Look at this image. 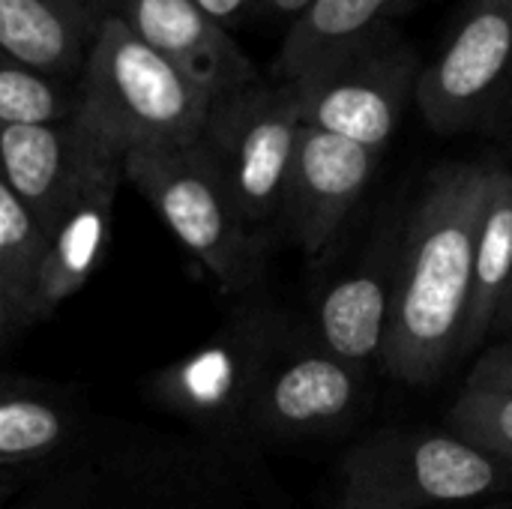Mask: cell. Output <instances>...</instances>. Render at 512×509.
<instances>
[{"mask_svg":"<svg viewBox=\"0 0 512 509\" xmlns=\"http://www.w3.org/2000/svg\"><path fill=\"white\" fill-rule=\"evenodd\" d=\"M489 171L492 162L435 168L405 216L381 363L408 387H432L459 357Z\"/></svg>","mask_w":512,"mask_h":509,"instance_id":"1","label":"cell"},{"mask_svg":"<svg viewBox=\"0 0 512 509\" xmlns=\"http://www.w3.org/2000/svg\"><path fill=\"white\" fill-rule=\"evenodd\" d=\"M75 117L117 153L192 144L210 96L156 54L111 9L78 75Z\"/></svg>","mask_w":512,"mask_h":509,"instance_id":"2","label":"cell"},{"mask_svg":"<svg viewBox=\"0 0 512 509\" xmlns=\"http://www.w3.org/2000/svg\"><path fill=\"white\" fill-rule=\"evenodd\" d=\"M123 180L144 195L162 225L201 261L222 291H243L261 276L267 249L249 231L198 141L123 153Z\"/></svg>","mask_w":512,"mask_h":509,"instance_id":"3","label":"cell"},{"mask_svg":"<svg viewBox=\"0 0 512 509\" xmlns=\"http://www.w3.org/2000/svg\"><path fill=\"white\" fill-rule=\"evenodd\" d=\"M510 468L456 432L381 429L339 465V509H435L477 501Z\"/></svg>","mask_w":512,"mask_h":509,"instance_id":"4","label":"cell"},{"mask_svg":"<svg viewBox=\"0 0 512 509\" xmlns=\"http://www.w3.org/2000/svg\"><path fill=\"white\" fill-rule=\"evenodd\" d=\"M300 129L297 90L288 81L255 78L213 96L198 135L264 249L279 234L282 189Z\"/></svg>","mask_w":512,"mask_h":509,"instance_id":"5","label":"cell"},{"mask_svg":"<svg viewBox=\"0 0 512 509\" xmlns=\"http://www.w3.org/2000/svg\"><path fill=\"white\" fill-rule=\"evenodd\" d=\"M420 60L393 27L327 66L291 81L303 126L348 138L375 153L387 147L417 90Z\"/></svg>","mask_w":512,"mask_h":509,"instance_id":"6","label":"cell"},{"mask_svg":"<svg viewBox=\"0 0 512 509\" xmlns=\"http://www.w3.org/2000/svg\"><path fill=\"white\" fill-rule=\"evenodd\" d=\"M512 90V0H471L417 78V105L438 135L483 123Z\"/></svg>","mask_w":512,"mask_h":509,"instance_id":"7","label":"cell"},{"mask_svg":"<svg viewBox=\"0 0 512 509\" xmlns=\"http://www.w3.org/2000/svg\"><path fill=\"white\" fill-rule=\"evenodd\" d=\"M363 402V369L333 357L318 342H279L258 384L249 432L279 441L330 438Z\"/></svg>","mask_w":512,"mask_h":509,"instance_id":"8","label":"cell"},{"mask_svg":"<svg viewBox=\"0 0 512 509\" xmlns=\"http://www.w3.org/2000/svg\"><path fill=\"white\" fill-rule=\"evenodd\" d=\"M378 156L363 144L303 126L282 189L279 234L309 258L324 255L366 195Z\"/></svg>","mask_w":512,"mask_h":509,"instance_id":"9","label":"cell"},{"mask_svg":"<svg viewBox=\"0 0 512 509\" xmlns=\"http://www.w3.org/2000/svg\"><path fill=\"white\" fill-rule=\"evenodd\" d=\"M279 342L267 321H246L162 372L156 390L168 408L195 423L222 435H243L249 432L252 402Z\"/></svg>","mask_w":512,"mask_h":509,"instance_id":"10","label":"cell"},{"mask_svg":"<svg viewBox=\"0 0 512 509\" xmlns=\"http://www.w3.org/2000/svg\"><path fill=\"white\" fill-rule=\"evenodd\" d=\"M120 183L123 153L96 138L72 195L45 228V258L36 279L33 321L48 318L60 303L78 294L99 267L108 246Z\"/></svg>","mask_w":512,"mask_h":509,"instance_id":"11","label":"cell"},{"mask_svg":"<svg viewBox=\"0 0 512 509\" xmlns=\"http://www.w3.org/2000/svg\"><path fill=\"white\" fill-rule=\"evenodd\" d=\"M399 255L402 228L384 225L369 240L363 258L324 291L315 312V342L324 351L357 369L381 363L399 276Z\"/></svg>","mask_w":512,"mask_h":509,"instance_id":"12","label":"cell"},{"mask_svg":"<svg viewBox=\"0 0 512 509\" xmlns=\"http://www.w3.org/2000/svg\"><path fill=\"white\" fill-rule=\"evenodd\" d=\"M111 9L210 99L261 78L231 30L195 0H111Z\"/></svg>","mask_w":512,"mask_h":509,"instance_id":"13","label":"cell"},{"mask_svg":"<svg viewBox=\"0 0 512 509\" xmlns=\"http://www.w3.org/2000/svg\"><path fill=\"white\" fill-rule=\"evenodd\" d=\"M96 135L78 120L0 123V180L36 216L42 228L72 195Z\"/></svg>","mask_w":512,"mask_h":509,"instance_id":"14","label":"cell"},{"mask_svg":"<svg viewBox=\"0 0 512 509\" xmlns=\"http://www.w3.org/2000/svg\"><path fill=\"white\" fill-rule=\"evenodd\" d=\"M111 0H0V51L63 84H78Z\"/></svg>","mask_w":512,"mask_h":509,"instance_id":"15","label":"cell"},{"mask_svg":"<svg viewBox=\"0 0 512 509\" xmlns=\"http://www.w3.org/2000/svg\"><path fill=\"white\" fill-rule=\"evenodd\" d=\"M411 0H315L288 30L276 54V81H300L330 60L360 48Z\"/></svg>","mask_w":512,"mask_h":509,"instance_id":"16","label":"cell"},{"mask_svg":"<svg viewBox=\"0 0 512 509\" xmlns=\"http://www.w3.org/2000/svg\"><path fill=\"white\" fill-rule=\"evenodd\" d=\"M512 279V171L492 162L486 201L474 240L471 294L465 309V327L459 342V360L474 354L495 327L501 300Z\"/></svg>","mask_w":512,"mask_h":509,"instance_id":"17","label":"cell"},{"mask_svg":"<svg viewBox=\"0 0 512 509\" xmlns=\"http://www.w3.org/2000/svg\"><path fill=\"white\" fill-rule=\"evenodd\" d=\"M69 405L24 381L0 378V468L18 471L51 459L72 438Z\"/></svg>","mask_w":512,"mask_h":509,"instance_id":"18","label":"cell"},{"mask_svg":"<svg viewBox=\"0 0 512 509\" xmlns=\"http://www.w3.org/2000/svg\"><path fill=\"white\" fill-rule=\"evenodd\" d=\"M45 258V228L0 180V297L15 324L33 321L36 279Z\"/></svg>","mask_w":512,"mask_h":509,"instance_id":"19","label":"cell"},{"mask_svg":"<svg viewBox=\"0 0 512 509\" xmlns=\"http://www.w3.org/2000/svg\"><path fill=\"white\" fill-rule=\"evenodd\" d=\"M75 111V84L39 75L0 51V123H60Z\"/></svg>","mask_w":512,"mask_h":509,"instance_id":"20","label":"cell"},{"mask_svg":"<svg viewBox=\"0 0 512 509\" xmlns=\"http://www.w3.org/2000/svg\"><path fill=\"white\" fill-rule=\"evenodd\" d=\"M456 435L498 456L512 471V396L465 387L450 411Z\"/></svg>","mask_w":512,"mask_h":509,"instance_id":"21","label":"cell"},{"mask_svg":"<svg viewBox=\"0 0 512 509\" xmlns=\"http://www.w3.org/2000/svg\"><path fill=\"white\" fill-rule=\"evenodd\" d=\"M465 387L486 390V393H510L512 396V333H507L501 342L489 345L480 354V360L468 372Z\"/></svg>","mask_w":512,"mask_h":509,"instance_id":"22","label":"cell"},{"mask_svg":"<svg viewBox=\"0 0 512 509\" xmlns=\"http://www.w3.org/2000/svg\"><path fill=\"white\" fill-rule=\"evenodd\" d=\"M219 27L225 30H237L246 21H252L258 15L261 0H195Z\"/></svg>","mask_w":512,"mask_h":509,"instance_id":"23","label":"cell"},{"mask_svg":"<svg viewBox=\"0 0 512 509\" xmlns=\"http://www.w3.org/2000/svg\"><path fill=\"white\" fill-rule=\"evenodd\" d=\"M315 0H261L258 6V21H267V24H282L285 30L312 6Z\"/></svg>","mask_w":512,"mask_h":509,"instance_id":"24","label":"cell"},{"mask_svg":"<svg viewBox=\"0 0 512 509\" xmlns=\"http://www.w3.org/2000/svg\"><path fill=\"white\" fill-rule=\"evenodd\" d=\"M512 333V279L504 300H501V309H498V318H495V327H492V336H507Z\"/></svg>","mask_w":512,"mask_h":509,"instance_id":"25","label":"cell"},{"mask_svg":"<svg viewBox=\"0 0 512 509\" xmlns=\"http://www.w3.org/2000/svg\"><path fill=\"white\" fill-rule=\"evenodd\" d=\"M21 489V474L18 471H3L0 468V509L15 498V492Z\"/></svg>","mask_w":512,"mask_h":509,"instance_id":"26","label":"cell"},{"mask_svg":"<svg viewBox=\"0 0 512 509\" xmlns=\"http://www.w3.org/2000/svg\"><path fill=\"white\" fill-rule=\"evenodd\" d=\"M12 324H15V318H12L9 306L3 303V297H0V345H3V339H6V333H9Z\"/></svg>","mask_w":512,"mask_h":509,"instance_id":"27","label":"cell"}]
</instances>
